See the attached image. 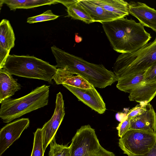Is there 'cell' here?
Returning <instances> with one entry per match:
<instances>
[{
	"label": "cell",
	"mask_w": 156,
	"mask_h": 156,
	"mask_svg": "<svg viewBox=\"0 0 156 156\" xmlns=\"http://www.w3.org/2000/svg\"><path fill=\"white\" fill-rule=\"evenodd\" d=\"M101 24L113 49L118 53L134 52L148 43L152 38L140 23L132 19L121 18Z\"/></svg>",
	"instance_id": "obj_1"
},
{
	"label": "cell",
	"mask_w": 156,
	"mask_h": 156,
	"mask_svg": "<svg viewBox=\"0 0 156 156\" xmlns=\"http://www.w3.org/2000/svg\"><path fill=\"white\" fill-rule=\"evenodd\" d=\"M51 49L57 63L56 68L65 69L74 74L81 76L95 87L104 88L118 81L114 73L102 64L90 63L55 45Z\"/></svg>",
	"instance_id": "obj_2"
},
{
	"label": "cell",
	"mask_w": 156,
	"mask_h": 156,
	"mask_svg": "<svg viewBox=\"0 0 156 156\" xmlns=\"http://www.w3.org/2000/svg\"><path fill=\"white\" fill-rule=\"evenodd\" d=\"M49 92V86L43 85L22 97L3 101L1 103L0 118L4 122L8 123L47 105Z\"/></svg>",
	"instance_id": "obj_3"
},
{
	"label": "cell",
	"mask_w": 156,
	"mask_h": 156,
	"mask_svg": "<svg viewBox=\"0 0 156 156\" xmlns=\"http://www.w3.org/2000/svg\"><path fill=\"white\" fill-rule=\"evenodd\" d=\"M12 75L42 80L53 84L57 69L46 62L34 56L10 55L3 67Z\"/></svg>",
	"instance_id": "obj_4"
},
{
	"label": "cell",
	"mask_w": 156,
	"mask_h": 156,
	"mask_svg": "<svg viewBox=\"0 0 156 156\" xmlns=\"http://www.w3.org/2000/svg\"><path fill=\"white\" fill-rule=\"evenodd\" d=\"M156 63V37L152 42L138 50L120 54L113 66L118 80L146 71Z\"/></svg>",
	"instance_id": "obj_5"
},
{
	"label": "cell",
	"mask_w": 156,
	"mask_h": 156,
	"mask_svg": "<svg viewBox=\"0 0 156 156\" xmlns=\"http://www.w3.org/2000/svg\"><path fill=\"white\" fill-rule=\"evenodd\" d=\"M156 143V133L138 129H129L119 139V145L128 156L144 154Z\"/></svg>",
	"instance_id": "obj_6"
},
{
	"label": "cell",
	"mask_w": 156,
	"mask_h": 156,
	"mask_svg": "<svg viewBox=\"0 0 156 156\" xmlns=\"http://www.w3.org/2000/svg\"><path fill=\"white\" fill-rule=\"evenodd\" d=\"M64 101L62 94H56L55 107L51 119L41 129L43 148L45 151L55 136L65 115Z\"/></svg>",
	"instance_id": "obj_7"
},
{
	"label": "cell",
	"mask_w": 156,
	"mask_h": 156,
	"mask_svg": "<svg viewBox=\"0 0 156 156\" xmlns=\"http://www.w3.org/2000/svg\"><path fill=\"white\" fill-rule=\"evenodd\" d=\"M28 118L18 119L8 123L0 131V156L20 137L29 126Z\"/></svg>",
	"instance_id": "obj_8"
},
{
	"label": "cell",
	"mask_w": 156,
	"mask_h": 156,
	"mask_svg": "<svg viewBox=\"0 0 156 156\" xmlns=\"http://www.w3.org/2000/svg\"><path fill=\"white\" fill-rule=\"evenodd\" d=\"M62 85L79 100L98 113L102 114L106 111L105 104L94 87L90 89H83L66 84Z\"/></svg>",
	"instance_id": "obj_9"
},
{
	"label": "cell",
	"mask_w": 156,
	"mask_h": 156,
	"mask_svg": "<svg viewBox=\"0 0 156 156\" xmlns=\"http://www.w3.org/2000/svg\"><path fill=\"white\" fill-rule=\"evenodd\" d=\"M129 14L136 17L144 27L156 33V10L146 4L131 1L129 3Z\"/></svg>",
	"instance_id": "obj_10"
},
{
	"label": "cell",
	"mask_w": 156,
	"mask_h": 156,
	"mask_svg": "<svg viewBox=\"0 0 156 156\" xmlns=\"http://www.w3.org/2000/svg\"><path fill=\"white\" fill-rule=\"evenodd\" d=\"M141 130L156 133V113L149 103L140 115L130 119L129 129Z\"/></svg>",
	"instance_id": "obj_11"
},
{
	"label": "cell",
	"mask_w": 156,
	"mask_h": 156,
	"mask_svg": "<svg viewBox=\"0 0 156 156\" xmlns=\"http://www.w3.org/2000/svg\"><path fill=\"white\" fill-rule=\"evenodd\" d=\"M74 74L63 68H58L52 79L57 84H66L83 89H90L94 86L81 76Z\"/></svg>",
	"instance_id": "obj_12"
},
{
	"label": "cell",
	"mask_w": 156,
	"mask_h": 156,
	"mask_svg": "<svg viewBox=\"0 0 156 156\" xmlns=\"http://www.w3.org/2000/svg\"><path fill=\"white\" fill-rule=\"evenodd\" d=\"M77 3L88 13L95 22L101 23L120 18L93 3L91 0H77Z\"/></svg>",
	"instance_id": "obj_13"
},
{
	"label": "cell",
	"mask_w": 156,
	"mask_h": 156,
	"mask_svg": "<svg viewBox=\"0 0 156 156\" xmlns=\"http://www.w3.org/2000/svg\"><path fill=\"white\" fill-rule=\"evenodd\" d=\"M156 95V82L144 81L129 93L130 101L146 105Z\"/></svg>",
	"instance_id": "obj_14"
},
{
	"label": "cell",
	"mask_w": 156,
	"mask_h": 156,
	"mask_svg": "<svg viewBox=\"0 0 156 156\" xmlns=\"http://www.w3.org/2000/svg\"><path fill=\"white\" fill-rule=\"evenodd\" d=\"M21 86L4 68L0 69V103L20 90Z\"/></svg>",
	"instance_id": "obj_15"
},
{
	"label": "cell",
	"mask_w": 156,
	"mask_h": 156,
	"mask_svg": "<svg viewBox=\"0 0 156 156\" xmlns=\"http://www.w3.org/2000/svg\"><path fill=\"white\" fill-rule=\"evenodd\" d=\"M94 4L102 7L120 18L129 15V3L123 0H91Z\"/></svg>",
	"instance_id": "obj_16"
},
{
	"label": "cell",
	"mask_w": 156,
	"mask_h": 156,
	"mask_svg": "<svg viewBox=\"0 0 156 156\" xmlns=\"http://www.w3.org/2000/svg\"><path fill=\"white\" fill-rule=\"evenodd\" d=\"M57 2L67 8L68 16L88 24L94 22L88 13L77 3V0H57Z\"/></svg>",
	"instance_id": "obj_17"
},
{
	"label": "cell",
	"mask_w": 156,
	"mask_h": 156,
	"mask_svg": "<svg viewBox=\"0 0 156 156\" xmlns=\"http://www.w3.org/2000/svg\"><path fill=\"white\" fill-rule=\"evenodd\" d=\"M0 5L6 4L10 10L17 9H28L58 3L57 0H0Z\"/></svg>",
	"instance_id": "obj_18"
},
{
	"label": "cell",
	"mask_w": 156,
	"mask_h": 156,
	"mask_svg": "<svg viewBox=\"0 0 156 156\" xmlns=\"http://www.w3.org/2000/svg\"><path fill=\"white\" fill-rule=\"evenodd\" d=\"M14 33L9 21L3 19L0 23V47L10 51L15 46Z\"/></svg>",
	"instance_id": "obj_19"
},
{
	"label": "cell",
	"mask_w": 156,
	"mask_h": 156,
	"mask_svg": "<svg viewBox=\"0 0 156 156\" xmlns=\"http://www.w3.org/2000/svg\"><path fill=\"white\" fill-rule=\"evenodd\" d=\"M145 71L130 75L118 79L116 87L120 90L130 93L144 81Z\"/></svg>",
	"instance_id": "obj_20"
},
{
	"label": "cell",
	"mask_w": 156,
	"mask_h": 156,
	"mask_svg": "<svg viewBox=\"0 0 156 156\" xmlns=\"http://www.w3.org/2000/svg\"><path fill=\"white\" fill-rule=\"evenodd\" d=\"M49 156H69L70 147L57 144L54 137L50 144Z\"/></svg>",
	"instance_id": "obj_21"
},
{
	"label": "cell",
	"mask_w": 156,
	"mask_h": 156,
	"mask_svg": "<svg viewBox=\"0 0 156 156\" xmlns=\"http://www.w3.org/2000/svg\"><path fill=\"white\" fill-rule=\"evenodd\" d=\"M33 148L30 156H44L42 132L41 128H37L34 133Z\"/></svg>",
	"instance_id": "obj_22"
},
{
	"label": "cell",
	"mask_w": 156,
	"mask_h": 156,
	"mask_svg": "<svg viewBox=\"0 0 156 156\" xmlns=\"http://www.w3.org/2000/svg\"><path fill=\"white\" fill-rule=\"evenodd\" d=\"M59 17V16L54 14L51 10H48L41 14L27 18V22L29 23H33L53 20Z\"/></svg>",
	"instance_id": "obj_23"
},
{
	"label": "cell",
	"mask_w": 156,
	"mask_h": 156,
	"mask_svg": "<svg viewBox=\"0 0 156 156\" xmlns=\"http://www.w3.org/2000/svg\"><path fill=\"white\" fill-rule=\"evenodd\" d=\"M88 156H115L113 152L104 148L100 143L91 151Z\"/></svg>",
	"instance_id": "obj_24"
},
{
	"label": "cell",
	"mask_w": 156,
	"mask_h": 156,
	"mask_svg": "<svg viewBox=\"0 0 156 156\" xmlns=\"http://www.w3.org/2000/svg\"><path fill=\"white\" fill-rule=\"evenodd\" d=\"M130 119L126 116L122 119L116 127L118 135L121 138L129 130Z\"/></svg>",
	"instance_id": "obj_25"
},
{
	"label": "cell",
	"mask_w": 156,
	"mask_h": 156,
	"mask_svg": "<svg viewBox=\"0 0 156 156\" xmlns=\"http://www.w3.org/2000/svg\"><path fill=\"white\" fill-rule=\"evenodd\" d=\"M146 105L140 104L130 110L126 116L131 119L136 116L141 114L145 109Z\"/></svg>",
	"instance_id": "obj_26"
},
{
	"label": "cell",
	"mask_w": 156,
	"mask_h": 156,
	"mask_svg": "<svg viewBox=\"0 0 156 156\" xmlns=\"http://www.w3.org/2000/svg\"><path fill=\"white\" fill-rule=\"evenodd\" d=\"M144 81L156 82V63L146 71Z\"/></svg>",
	"instance_id": "obj_27"
},
{
	"label": "cell",
	"mask_w": 156,
	"mask_h": 156,
	"mask_svg": "<svg viewBox=\"0 0 156 156\" xmlns=\"http://www.w3.org/2000/svg\"><path fill=\"white\" fill-rule=\"evenodd\" d=\"M10 51L0 47V69L3 68Z\"/></svg>",
	"instance_id": "obj_28"
},
{
	"label": "cell",
	"mask_w": 156,
	"mask_h": 156,
	"mask_svg": "<svg viewBox=\"0 0 156 156\" xmlns=\"http://www.w3.org/2000/svg\"><path fill=\"white\" fill-rule=\"evenodd\" d=\"M132 156H156V143L153 147L147 153L142 155Z\"/></svg>",
	"instance_id": "obj_29"
}]
</instances>
